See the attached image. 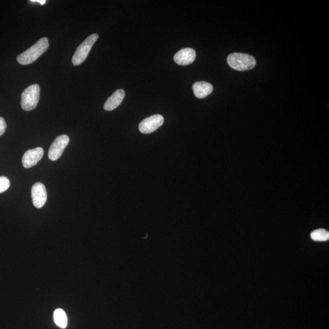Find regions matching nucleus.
I'll return each instance as SVG.
<instances>
[{
  "instance_id": "nucleus-1",
  "label": "nucleus",
  "mask_w": 329,
  "mask_h": 329,
  "mask_svg": "<svg viewBox=\"0 0 329 329\" xmlns=\"http://www.w3.org/2000/svg\"><path fill=\"white\" fill-rule=\"evenodd\" d=\"M49 47L48 39L43 38L38 40L34 46L22 52L18 57V62L22 65H29L46 52Z\"/></svg>"
},
{
  "instance_id": "nucleus-2",
  "label": "nucleus",
  "mask_w": 329,
  "mask_h": 329,
  "mask_svg": "<svg viewBox=\"0 0 329 329\" xmlns=\"http://www.w3.org/2000/svg\"><path fill=\"white\" fill-rule=\"evenodd\" d=\"M227 62L231 68L242 72L250 70L255 68L256 60L252 56L234 52L228 56Z\"/></svg>"
},
{
  "instance_id": "nucleus-3",
  "label": "nucleus",
  "mask_w": 329,
  "mask_h": 329,
  "mask_svg": "<svg viewBox=\"0 0 329 329\" xmlns=\"http://www.w3.org/2000/svg\"><path fill=\"white\" fill-rule=\"evenodd\" d=\"M40 86L33 84L25 89L21 96V106L25 111H30L37 107L40 98Z\"/></svg>"
},
{
  "instance_id": "nucleus-4",
  "label": "nucleus",
  "mask_w": 329,
  "mask_h": 329,
  "mask_svg": "<svg viewBox=\"0 0 329 329\" xmlns=\"http://www.w3.org/2000/svg\"><path fill=\"white\" fill-rule=\"evenodd\" d=\"M99 38L98 34H93L89 36L83 42L80 44L75 52L73 58H72V63L75 66H79L82 64L84 61L88 58L89 52H90L92 46L96 44V40Z\"/></svg>"
},
{
  "instance_id": "nucleus-5",
  "label": "nucleus",
  "mask_w": 329,
  "mask_h": 329,
  "mask_svg": "<svg viewBox=\"0 0 329 329\" xmlns=\"http://www.w3.org/2000/svg\"><path fill=\"white\" fill-rule=\"evenodd\" d=\"M70 142L66 135L58 136L52 144L48 152V158L52 161L57 160L62 156L64 150L68 146Z\"/></svg>"
},
{
  "instance_id": "nucleus-6",
  "label": "nucleus",
  "mask_w": 329,
  "mask_h": 329,
  "mask_svg": "<svg viewBox=\"0 0 329 329\" xmlns=\"http://www.w3.org/2000/svg\"><path fill=\"white\" fill-rule=\"evenodd\" d=\"M164 122V117L158 114L150 116L144 119L139 124V130L146 134L152 133L158 129L163 124Z\"/></svg>"
},
{
  "instance_id": "nucleus-7",
  "label": "nucleus",
  "mask_w": 329,
  "mask_h": 329,
  "mask_svg": "<svg viewBox=\"0 0 329 329\" xmlns=\"http://www.w3.org/2000/svg\"><path fill=\"white\" fill-rule=\"evenodd\" d=\"M32 196L35 207L38 208H42L47 200L46 186L40 182L34 184L32 189Z\"/></svg>"
},
{
  "instance_id": "nucleus-8",
  "label": "nucleus",
  "mask_w": 329,
  "mask_h": 329,
  "mask_svg": "<svg viewBox=\"0 0 329 329\" xmlns=\"http://www.w3.org/2000/svg\"><path fill=\"white\" fill-rule=\"evenodd\" d=\"M44 153V150L40 147L27 150L22 158V164L24 168H30L36 166L42 158Z\"/></svg>"
},
{
  "instance_id": "nucleus-9",
  "label": "nucleus",
  "mask_w": 329,
  "mask_h": 329,
  "mask_svg": "<svg viewBox=\"0 0 329 329\" xmlns=\"http://www.w3.org/2000/svg\"><path fill=\"white\" fill-rule=\"evenodd\" d=\"M196 58V52L190 48L180 50L174 56V62L180 66H188L193 63Z\"/></svg>"
},
{
  "instance_id": "nucleus-10",
  "label": "nucleus",
  "mask_w": 329,
  "mask_h": 329,
  "mask_svg": "<svg viewBox=\"0 0 329 329\" xmlns=\"http://www.w3.org/2000/svg\"><path fill=\"white\" fill-rule=\"evenodd\" d=\"M125 92L122 89H118L108 98L104 105V108L106 111H112L118 108L124 100Z\"/></svg>"
},
{
  "instance_id": "nucleus-11",
  "label": "nucleus",
  "mask_w": 329,
  "mask_h": 329,
  "mask_svg": "<svg viewBox=\"0 0 329 329\" xmlns=\"http://www.w3.org/2000/svg\"><path fill=\"white\" fill-rule=\"evenodd\" d=\"M194 96L198 98H204L212 94L214 88L211 84L205 82H196L193 85Z\"/></svg>"
},
{
  "instance_id": "nucleus-12",
  "label": "nucleus",
  "mask_w": 329,
  "mask_h": 329,
  "mask_svg": "<svg viewBox=\"0 0 329 329\" xmlns=\"http://www.w3.org/2000/svg\"><path fill=\"white\" fill-rule=\"evenodd\" d=\"M54 320L58 328H65L68 324V316L62 309H56L54 312Z\"/></svg>"
},
{
  "instance_id": "nucleus-13",
  "label": "nucleus",
  "mask_w": 329,
  "mask_h": 329,
  "mask_svg": "<svg viewBox=\"0 0 329 329\" xmlns=\"http://www.w3.org/2000/svg\"><path fill=\"white\" fill-rule=\"evenodd\" d=\"M311 238L315 242H326L329 239V232L328 230L319 228L310 234Z\"/></svg>"
},
{
  "instance_id": "nucleus-14",
  "label": "nucleus",
  "mask_w": 329,
  "mask_h": 329,
  "mask_svg": "<svg viewBox=\"0 0 329 329\" xmlns=\"http://www.w3.org/2000/svg\"><path fill=\"white\" fill-rule=\"evenodd\" d=\"M10 186V181L6 177L0 176V194L6 191Z\"/></svg>"
},
{
  "instance_id": "nucleus-15",
  "label": "nucleus",
  "mask_w": 329,
  "mask_h": 329,
  "mask_svg": "<svg viewBox=\"0 0 329 329\" xmlns=\"http://www.w3.org/2000/svg\"><path fill=\"white\" fill-rule=\"evenodd\" d=\"M7 128V124L5 120L0 116V136L4 135Z\"/></svg>"
},
{
  "instance_id": "nucleus-16",
  "label": "nucleus",
  "mask_w": 329,
  "mask_h": 329,
  "mask_svg": "<svg viewBox=\"0 0 329 329\" xmlns=\"http://www.w3.org/2000/svg\"><path fill=\"white\" fill-rule=\"evenodd\" d=\"M30 2H39L42 5H44L46 2V0H32Z\"/></svg>"
}]
</instances>
